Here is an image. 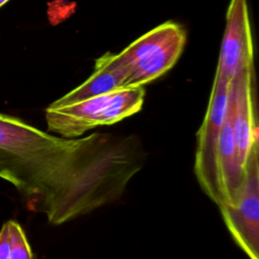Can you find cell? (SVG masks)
Wrapping results in <instances>:
<instances>
[{
  "instance_id": "1",
  "label": "cell",
  "mask_w": 259,
  "mask_h": 259,
  "mask_svg": "<svg viewBox=\"0 0 259 259\" xmlns=\"http://www.w3.org/2000/svg\"><path fill=\"white\" fill-rule=\"evenodd\" d=\"M144 86L123 87L74 104L46 108L49 132L63 138L82 137L101 125H111L137 112L144 104Z\"/></svg>"
},
{
  "instance_id": "2",
  "label": "cell",
  "mask_w": 259,
  "mask_h": 259,
  "mask_svg": "<svg viewBox=\"0 0 259 259\" xmlns=\"http://www.w3.org/2000/svg\"><path fill=\"white\" fill-rule=\"evenodd\" d=\"M185 44V29L174 21L141 35L116 54L126 73L123 87L144 86L164 75L176 64Z\"/></svg>"
},
{
  "instance_id": "3",
  "label": "cell",
  "mask_w": 259,
  "mask_h": 259,
  "mask_svg": "<svg viewBox=\"0 0 259 259\" xmlns=\"http://www.w3.org/2000/svg\"><path fill=\"white\" fill-rule=\"evenodd\" d=\"M231 83L214 75L206 112L196 136L194 173L203 192L217 205L221 202L217 172L218 143L227 114Z\"/></svg>"
},
{
  "instance_id": "4",
  "label": "cell",
  "mask_w": 259,
  "mask_h": 259,
  "mask_svg": "<svg viewBox=\"0 0 259 259\" xmlns=\"http://www.w3.org/2000/svg\"><path fill=\"white\" fill-rule=\"evenodd\" d=\"M219 207L236 244L249 259H259V149L247 163L235 200Z\"/></svg>"
},
{
  "instance_id": "5",
  "label": "cell",
  "mask_w": 259,
  "mask_h": 259,
  "mask_svg": "<svg viewBox=\"0 0 259 259\" xmlns=\"http://www.w3.org/2000/svg\"><path fill=\"white\" fill-rule=\"evenodd\" d=\"M254 47L247 0H231L215 75L232 81L243 69L253 67Z\"/></svg>"
},
{
  "instance_id": "6",
  "label": "cell",
  "mask_w": 259,
  "mask_h": 259,
  "mask_svg": "<svg viewBox=\"0 0 259 259\" xmlns=\"http://www.w3.org/2000/svg\"><path fill=\"white\" fill-rule=\"evenodd\" d=\"M230 102L237 159L245 172L252 154L259 149L253 95V67L243 69L232 80Z\"/></svg>"
},
{
  "instance_id": "7",
  "label": "cell",
  "mask_w": 259,
  "mask_h": 259,
  "mask_svg": "<svg viewBox=\"0 0 259 259\" xmlns=\"http://www.w3.org/2000/svg\"><path fill=\"white\" fill-rule=\"evenodd\" d=\"M126 73L116 58V54L107 53L95 61L94 71L81 85L69 91L50 105L64 106L74 104L95 96L107 94L123 88Z\"/></svg>"
},
{
  "instance_id": "8",
  "label": "cell",
  "mask_w": 259,
  "mask_h": 259,
  "mask_svg": "<svg viewBox=\"0 0 259 259\" xmlns=\"http://www.w3.org/2000/svg\"><path fill=\"white\" fill-rule=\"evenodd\" d=\"M217 172L221 198V202L218 206H220L224 203H230L235 200L245 177V172L240 167L236 154L232 127V106L230 96L227 114L219 137Z\"/></svg>"
},
{
  "instance_id": "9",
  "label": "cell",
  "mask_w": 259,
  "mask_h": 259,
  "mask_svg": "<svg viewBox=\"0 0 259 259\" xmlns=\"http://www.w3.org/2000/svg\"><path fill=\"white\" fill-rule=\"evenodd\" d=\"M10 253L9 259H34L22 227L15 221H8Z\"/></svg>"
},
{
  "instance_id": "10",
  "label": "cell",
  "mask_w": 259,
  "mask_h": 259,
  "mask_svg": "<svg viewBox=\"0 0 259 259\" xmlns=\"http://www.w3.org/2000/svg\"><path fill=\"white\" fill-rule=\"evenodd\" d=\"M10 242L8 224L5 223L0 231V259H9Z\"/></svg>"
},
{
  "instance_id": "11",
  "label": "cell",
  "mask_w": 259,
  "mask_h": 259,
  "mask_svg": "<svg viewBox=\"0 0 259 259\" xmlns=\"http://www.w3.org/2000/svg\"><path fill=\"white\" fill-rule=\"evenodd\" d=\"M7 1H8V0H0V7H1L2 5H4Z\"/></svg>"
},
{
  "instance_id": "12",
  "label": "cell",
  "mask_w": 259,
  "mask_h": 259,
  "mask_svg": "<svg viewBox=\"0 0 259 259\" xmlns=\"http://www.w3.org/2000/svg\"><path fill=\"white\" fill-rule=\"evenodd\" d=\"M34 259H35V258H34Z\"/></svg>"
}]
</instances>
